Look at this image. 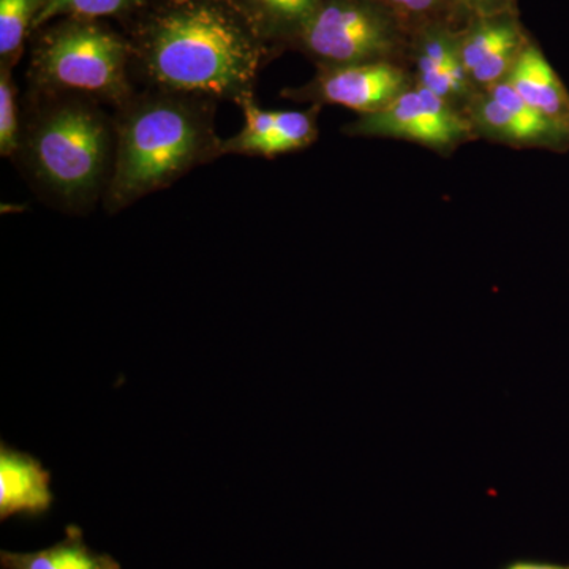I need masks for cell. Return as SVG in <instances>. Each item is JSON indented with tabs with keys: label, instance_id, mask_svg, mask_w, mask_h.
<instances>
[{
	"label": "cell",
	"instance_id": "cell-1",
	"mask_svg": "<svg viewBox=\"0 0 569 569\" xmlns=\"http://www.w3.org/2000/svg\"><path fill=\"white\" fill-rule=\"evenodd\" d=\"M130 47L148 89L241 104L279 48L238 0H153Z\"/></svg>",
	"mask_w": 569,
	"mask_h": 569
},
{
	"label": "cell",
	"instance_id": "cell-2",
	"mask_svg": "<svg viewBox=\"0 0 569 569\" xmlns=\"http://www.w3.org/2000/svg\"><path fill=\"white\" fill-rule=\"evenodd\" d=\"M213 100L148 89L116 110L114 164L104 209L129 208L187 173L222 157L213 129Z\"/></svg>",
	"mask_w": 569,
	"mask_h": 569
},
{
	"label": "cell",
	"instance_id": "cell-3",
	"mask_svg": "<svg viewBox=\"0 0 569 569\" xmlns=\"http://www.w3.org/2000/svg\"><path fill=\"white\" fill-rule=\"evenodd\" d=\"M14 159L47 203L84 213L104 198L116 153L114 116L77 96L31 92Z\"/></svg>",
	"mask_w": 569,
	"mask_h": 569
},
{
	"label": "cell",
	"instance_id": "cell-4",
	"mask_svg": "<svg viewBox=\"0 0 569 569\" xmlns=\"http://www.w3.org/2000/svg\"><path fill=\"white\" fill-rule=\"evenodd\" d=\"M31 92L77 96L118 110L133 96L132 47L97 20L67 18L36 41Z\"/></svg>",
	"mask_w": 569,
	"mask_h": 569
},
{
	"label": "cell",
	"instance_id": "cell-5",
	"mask_svg": "<svg viewBox=\"0 0 569 569\" xmlns=\"http://www.w3.org/2000/svg\"><path fill=\"white\" fill-rule=\"evenodd\" d=\"M295 48L317 69L383 62L408 66L411 33L383 0H321Z\"/></svg>",
	"mask_w": 569,
	"mask_h": 569
},
{
	"label": "cell",
	"instance_id": "cell-6",
	"mask_svg": "<svg viewBox=\"0 0 569 569\" xmlns=\"http://www.w3.org/2000/svg\"><path fill=\"white\" fill-rule=\"evenodd\" d=\"M343 133L417 142L440 156H451L460 146L478 140L466 114L417 82L383 110L358 116L343 127Z\"/></svg>",
	"mask_w": 569,
	"mask_h": 569
},
{
	"label": "cell",
	"instance_id": "cell-7",
	"mask_svg": "<svg viewBox=\"0 0 569 569\" xmlns=\"http://www.w3.org/2000/svg\"><path fill=\"white\" fill-rule=\"evenodd\" d=\"M413 84L410 67L400 63L318 67L312 80L299 88L283 89L280 96L317 107L339 104L365 116L383 110Z\"/></svg>",
	"mask_w": 569,
	"mask_h": 569
},
{
	"label": "cell",
	"instance_id": "cell-8",
	"mask_svg": "<svg viewBox=\"0 0 569 569\" xmlns=\"http://www.w3.org/2000/svg\"><path fill=\"white\" fill-rule=\"evenodd\" d=\"M466 116L478 140L518 149L569 152V134L535 111L507 80L478 92Z\"/></svg>",
	"mask_w": 569,
	"mask_h": 569
},
{
	"label": "cell",
	"instance_id": "cell-9",
	"mask_svg": "<svg viewBox=\"0 0 569 569\" xmlns=\"http://www.w3.org/2000/svg\"><path fill=\"white\" fill-rule=\"evenodd\" d=\"M531 36L518 10L473 18L459 29V52L471 84L489 91L507 80Z\"/></svg>",
	"mask_w": 569,
	"mask_h": 569
},
{
	"label": "cell",
	"instance_id": "cell-10",
	"mask_svg": "<svg viewBox=\"0 0 569 569\" xmlns=\"http://www.w3.org/2000/svg\"><path fill=\"white\" fill-rule=\"evenodd\" d=\"M244 127L222 142V156L276 159L309 148L318 138V112L312 104L306 111L264 110L252 99L239 104Z\"/></svg>",
	"mask_w": 569,
	"mask_h": 569
},
{
	"label": "cell",
	"instance_id": "cell-11",
	"mask_svg": "<svg viewBox=\"0 0 569 569\" xmlns=\"http://www.w3.org/2000/svg\"><path fill=\"white\" fill-rule=\"evenodd\" d=\"M408 66L417 84L466 114L478 91L460 59L458 28L440 22L415 32Z\"/></svg>",
	"mask_w": 569,
	"mask_h": 569
},
{
	"label": "cell",
	"instance_id": "cell-12",
	"mask_svg": "<svg viewBox=\"0 0 569 569\" xmlns=\"http://www.w3.org/2000/svg\"><path fill=\"white\" fill-rule=\"evenodd\" d=\"M51 473L40 460L0 445V520L13 516H41L50 511Z\"/></svg>",
	"mask_w": 569,
	"mask_h": 569
},
{
	"label": "cell",
	"instance_id": "cell-13",
	"mask_svg": "<svg viewBox=\"0 0 569 569\" xmlns=\"http://www.w3.org/2000/svg\"><path fill=\"white\" fill-rule=\"evenodd\" d=\"M527 103L569 134V91L533 39L507 78Z\"/></svg>",
	"mask_w": 569,
	"mask_h": 569
},
{
	"label": "cell",
	"instance_id": "cell-14",
	"mask_svg": "<svg viewBox=\"0 0 569 569\" xmlns=\"http://www.w3.org/2000/svg\"><path fill=\"white\" fill-rule=\"evenodd\" d=\"M3 569H122L110 553L89 548L80 527L67 526L66 537L33 552H0Z\"/></svg>",
	"mask_w": 569,
	"mask_h": 569
},
{
	"label": "cell",
	"instance_id": "cell-15",
	"mask_svg": "<svg viewBox=\"0 0 569 569\" xmlns=\"http://www.w3.org/2000/svg\"><path fill=\"white\" fill-rule=\"evenodd\" d=\"M321 0H238L279 50L295 48Z\"/></svg>",
	"mask_w": 569,
	"mask_h": 569
},
{
	"label": "cell",
	"instance_id": "cell-16",
	"mask_svg": "<svg viewBox=\"0 0 569 569\" xmlns=\"http://www.w3.org/2000/svg\"><path fill=\"white\" fill-rule=\"evenodd\" d=\"M47 0H0V67L13 69Z\"/></svg>",
	"mask_w": 569,
	"mask_h": 569
},
{
	"label": "cell",
	"instance_id": "cell-17",
	"mask_svg": "<svg viewBox=\"0 0 569 569\" xmlns=\"http://www.w3.org/2000/svg\"><path fill=\"white\" fill-rule=\"evenodd\" d=\"M144 7V0H47L37 18L33 29L43 28L54 18H80L99 20L107 17H122Z\"/></svg>",
	"mask_w": 569,
	"mask_h": 569
},
{
	"label": "cell",
	"instance_id": "cell-18",
	"mask_svg": "<svg viewBox=\"0 0 569 569\" xmlns=\"http://www.w3.org/2000/svg\"><path fill=\"white\" fill-rule=\"evenodd\" d=\"M395 11L408 32L413 37L427 26L447 24L462 28L459 18L458 0H383Z\"/></svg>",
	"mask_w": 569,
	"mask_h": 569
},
{
	"label": "cell",
	"instance_id": "cell-19",
	"mask_svg": "<svg viewBox=\"0 0 569 569\" xmlns=\"http://www.w3.org/2000/svg\"><path fill=\"white\" fill-rule=\"evenodd\" d=\"M22 116L11 69L0 67V156L14 159L20 148Z\"/></svg>",
	"mask_w": 569,
	"mask_h": 569
},
{
	"label": "cell",
	"instance_id": "cell-20",
	"mask_svg": "<svg viewBox=\"0 0 569 569\" xmlns=\"http://www.w3.org/2000/svg\"><path fill=\"white\" fill-rule=\"evenodd\" d=\"M458 2L462 28L473 18L501 13V11L518 10L516 9V0H458Z\"/></svg>",
	"mask_w": 569,
	"mask_h": 569
},
{
	"label": "cell",
	"instance_id": "cell-21",
	"mask_svg": "<svg viewBox=\"0 0 569 569\" xmlns=\"http://www.w3.org/2000/svg\"><path fill=\"white\" fill-rule=\"evenodd\" d=\"M503 569H569V563H549V561L519 560L512 561Z\"/></svg>",
	"mask_w": 569,
	"mask_h": 569
}]
</instances>
